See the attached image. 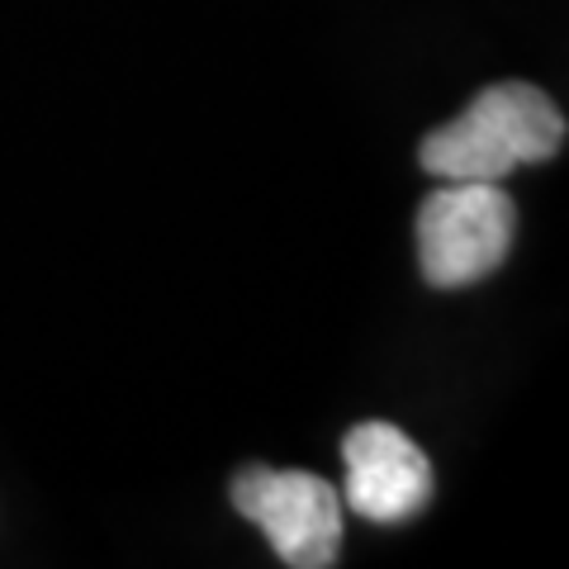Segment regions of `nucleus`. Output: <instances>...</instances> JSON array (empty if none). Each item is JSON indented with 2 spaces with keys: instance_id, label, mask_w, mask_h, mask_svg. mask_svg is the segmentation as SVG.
<instances>
[{
  "instance_id": "nucleus-3",
  "label": "nucleus",
  "mask_w": 569,
  "mask_h": 569,
  "mask_svg": "<svg viewBox=\"0 0 569 569\" xmlns=\"http://www.w3.org/2000/svg\"><path fill=\"white\" fill-rule=\"evenodd\" d=\"M233 503L247 522L271 537L276 556L295 569H328L342 546L337 493L309 470H242L233 479Z\"/></svg>"
},
{
  "instance_id": "nucleus-4",
  "label": "nucleus",
  "mask_w": 569,
  "mask_h": 569,
  "mask_svg": "<svg viewBox=\"0 0 569 569\" xmlns=\"http://www.w3.org/2000/svg\"><path fill=\"white\" fill-rule=\"evenodd\" d=\"M347 503L370 522H403L432 498L427 456L389 422H361L342 441Z\"/></svg>"
},
{
  "instance_id": "nucleus-1",
  "label": "nucleus",
  "mask_w": 569,
  "mask_h": 569,
  "mask_svg": "<svg viewBox=\"0 0 569 569\" xmlns=\"http://www.w3.org/2000/svg\"><path fill=\"white\" fill-rule=\"evenodd\" d=\"M565 148V114L527 81L479 91L466 114L422 138V171L441 181H503L512 167L550 162Z\"/></svg>"
},
{
  "instance_id": "nucleus-2",
  "label": "nucleus",
  "mask_w": 569,
  "mask_h": 569,
  "mask_svg": "<svg viewBox=\"0 0 569 569\" xmlns=\"http://www.w3.org/2000/svg\"><path fill=\"white\" fill-rule=\"evenodd\" d=\"M518 209L498 181H447L418 209V261L437 290L493 276L512 252Z\"/></svg>"
}]
</instances>
